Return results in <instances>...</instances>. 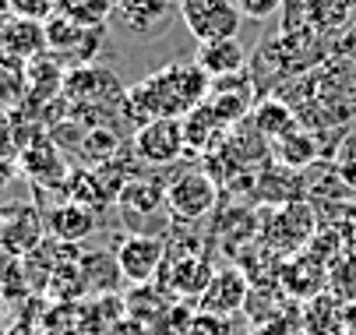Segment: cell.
Here are the masks:
<instances>
[{"label":"cell","mask_w":356,"mask_h":335,"mask_svg":"<svg viewBox=\"0 0 356 335\" xmlns=\"http://www.w3.org/2000/svg\"><path fill=\"white\" fill-rule=\"evenodd\" d=\"M209 88H212V78L194 60L191 64H166L163 71L148 74L145 81L127 88L124 117H131L138 127L148 120H163V117L184 120L191 110H197L209 99Z\"/></svg>","instance_id":"cell-1"},{"label":"cell","mask_w":356,"mask_h":335,"mask_svg":"<svg viewBox=\"0 0 356 335\" xmlns=\"http://www.w3.org/2000/svg\"><path fill=\"white\" fill-rule=\"evenodd\" d=\"M180 18L197 42L236 39L243 25L236 0H180Z\"/></svg>","instance_id":"cell-2"},{"label":"cell","mask_w":356,"mask_h":335,"mask_svg":"<svg viewBox=\"0 0 356 335\" xmlns=\"http://www.w3.org/2000/svg\"><path fill=\"white\" fill-rule=\"evenodd\" d=\"M46 42H49V54H54L60 64L88 67L99 54V46L106 42V28H81L71 18L54 15L46 22Z\"/></svg>","instance_id":"cell-3"},{"label":"cell","mask_w":356,"mask_h":335,"mask_svg":"<svg viewBox=\"0 0 356 335\" xmlns=\"http://www.w3.org/2000/svg\"><path fill=\"white\" fill-rule=\"evenodd\" d=\"M219 187L209 173L201 170H184L177 180L166 183V209L177 222H197L216 209Z\"/></svg>","instance_id":"cell-4"},{"label":"cell","mask_w":356,"mask_h":335,"mask_svg":"<svg viewBox=\"0 0 356 335\" xmlns=\"http://www.w3.org/2000/svg\"><path fill=\"white\" fill-rule=\"evenodd\" d=\"M131 152L145 163V166H170L187 152V134H184V120L163 117V120H148L134 131Z\"/></svg>","instance_id":"cell-5"},{"label":"cell","mask_w":356,"mask_h":335,"mask_svg":"<svg viewBox=\"0 0 356 335\" xmlns=\"http://www.w3.org/2000/svg\"><path fill=\"white\" fill-rule=\"evenodd\" d=\"M117 261L127 282L145 286V282H156L163 261H166V247L159 236H145V233H131L117 244Z\"/></svg>","instance_id":"cell-6"},{"label":"cell","mask_w":356,"mask_h":335,"mask_svg":"<svg viewBox=\"0 0 356 335\" xmlns=\"http://www.w3.org/2000/svg\"><path fill=\"white\" fill-rule=\"evenodd\" d=\"M250 300V286L243 279L240 268H222L212 275V282L205 286V293L197 297L201 314H212V318H229L236 311H243V304Z\"/></svg>","instance_id":"cell-7"},{"label":"cell","mask_w":356,"mask_h":335,"mask_svg":"<svg viewBox=\"0 0 356 335\" xmlns=\"http://www.w3.org/2000/svg\"><path fill=\"white\" fill-rule=\"evenodd\" d=\"M173 8H180V0H120L113 8V22L134 35H156L163 25H170Z\"/></svg>","instance_id":"cell-8"},{"label":"cell","mask_w":356,"mask_h":335,"mask_svg":"<svg viewBox=\"0 0 356 335\" xmlns=\"http://www.w3.org/2000/svg\"><path fill=\"white\" fill-rule=\"evenodd\" d=\"M205 103H209V106L216 110V117L226 120V124L243 120L247 106H258V103H254V85H250V78H243V71H240V74H229V78H216Z\"/></svg>","instance_id":"cell-9"},{"label":"cell","mask_w":356,"mask_h":335,"mask_svg":"<svg viewBox=\"0 0 356 335\" xmlns=\"http://www.w3.org/2000/svg\"><path fill=\"white\" fill-rule=\"evenodd\" d=\"M166 205V183L163 180H145V177H131L120 190V198H117V209L124 215L127 226H134L138 219L145 215H156L159 209Z\"/></svg>","instance_id":"cell-10"},{"label":"cell","mask_w":356,"mask_h":335,"mask_svg":"<svg viewBox=\"0 0 356 335\" xmlns=\"http://www.w3.org/2000/svg\"><path fill=\"white\" fill-rule=\"evenodd\" d=\"M22 166L39 187H60L67 180V166L54 138H35L22 152Z\"/></svg>","instance_id":"cell-11"},{"label":"cell","mask_w":356,"mask_h":335,"mask_svg":"<svg viewBox=\"0 0 356 335\" xmlns=\"http://www.w3.org/2000/svg\"><path fill=\"white\" fill-rule=\"evenodd\" d=\"M46 233L60 244H81L85 236L95 233V212L78 205V202H64L46 212Z\"/></svg>","instance_id":"cell-12"},{"label":"cell","mask_w":356,"mask_h":335,"mask_svg":"<svg viewBox=\"0 0 356 335\" xmlns=\"http://www.w3.org/2000/svg\"><path fill=\"white\" fill-rule=\"evenodd\" d=\"M0 50L18 57V60H35L42 54H49L46 42V22H25V18H11L0 32Z\"/></svg>","instance_id":"cell-13"},{"label":"cell","mask_w":356,"mask_h":335,"mask_svg":"<svg viewBox=\"0 0 356 335\" xmlns=\"http://www.w3.org/2000/svg\"><path fill=\"white\" fill-rule=\"evenodd\" d=\"M42 219L32 205H18L11 219H4L0 226V247L11 251V254H29L42 244Z\"/></svg>","instance_id":"cell-14"},{"label":"cell","mask_w":356,"mask_h":335,"mask_svg":"<svg viewBox=\"0 0 356 335\" xmlns=\"http://www.w3.org/2000/svg\"><path fill=\"white\" fill-rule=\"evenodd\" d=\"M194 64L205 71L212 81L216 78H229V74H240L243 64H247V54L236 39H216V42H197V54H194Z\"/></svg>","instance_id":"cell-15"},{"label":"cell","mask_w":356,"mask_h":335,"mask_svg":"<svg viewBox=\"0 0 356 335\" xmlns=\"http://www.w3.org/2000/svg\"><path fill=\"white\" fill-rule=\"evenodd\" d=\"M307 236H311V219H307V209L303 205H289L286 212H279L265 226V240L275 251H293L300 244H307Z\"/></svg>","instance_id":"cell-16"},{"label":"cell","mask_w":356,"mask_h":335,"mask_svg":"<svg viewBox=\"0 0 356 335\" xmlns=\"http://www.w3.org/2000/svg\"><path fill=\"white\" fill-rule=\"evenodd\" d=\"M78 265H81L85 290H88V293H95V297L117 293V282L124 279L120 261H117V251H88V254L78 258Z\"/></svg>","instance_id":"cell-17"},{"label":"cell","mask_w":356,"mask_h":335,"mask_svg":"<svg viewBox=\"0 0 356 335\" xmlns=\"http://www.w3.org/2000/svg\"><path fill=\"white\" fill-rule=\"evenodd\" d=\"M209 282H212V268H209V261L201 258V254H184V258H177V261L170 265V275H166L170 290L180 293V297H191V300H197L201 293H205Z\"/></svg>","instance_id":"cell-18"},{"label":"cell","mask_w":356,"mask_h":335,"mask_svg":"<svg viewBox=\"0 0 356 335\" xmlns=\"http://www.w3.org/2000/svg\"><path fill=\"white\" fill-rule=\"evenodd\" d=\"M226 120L216 117V110L209 103H201L197 110H191L184 117V134H187V152H209L212 145H219L226 134Z\"/></svg>","instance_id":"cell-19"},{"label":"cell","mask_w":356,"mask_h":335,"mask_svg":"<svg viewBox=\"0 0 356 335\" xmlns=\"http://www.w3.org/2000/svg\"><path fill=\"white\" fill-rule=\"evenodd\" d=\"M64 81H67L64 64L54 54L29 60V99H49V95H57L64 88Z\"/></svg>","instance_id":"cell-20"},{"label":"cell","mask_w":356,"mask_h":335,"mask_svg":"<svg viewBox=\"0 0 356 335\" xmlns=\"http://www.w3.org/2000/svg\"><path fill=\"white\" fill-rule=\"evenodd\" d=\"M22 99H29V60L0 50V106L11 110Z\"/></svg>","instance_id":"cell-21"},{"label":"cell","mask_w":356,"mask_h":335,"mask_svg":"<svg viewBox=\"0 0 356 335\" xmlns=\"http://www.w3.org/2000/svg\"><path fill=\"white\" fill-rule=\"evenodd\" d=\"M57 15L71 18L81 28H106L113 18V4L110 0H60Z\"/></svg>","instance_id":"cell-22"},{"label":"cell","mask_w":356,"mask_h":335,"mask_svg":"<svg viewBox=\"0 0 356 335\" xmlns=\"http://www.w3.org/2000/svg\"><path fill=\"white\" fill-rule=\"evenodd\" d=\"M254 131H258L261 138L279 141V138H286V134H293V131H296V117H293V110H289V106H282V103L268 99V103H261L258 110H254Z\"/></svg>","instance_id":"cell-23"},{"label":"cell","mask_w":356,"mask_h":335,"mask_svg":"<svg viewBox=\"0 0 356 335\" xmlns=\"http://www.w3.org/2000/svg\"><path fill=\"white\" fill-rule=\"evenodd\" d=\"M275 152H279V163H282V166L303 170L307 163L318 159V141H314V134H307V131H293V134L279 138Z\"/></svg>","instance_id":"cell-24"},{"label":"cell","mask_w":356,"mask_h":335,"mask_svg":"<svg viewBox=\"0 0 356 335\" xmlns=\"http://www.w3.org/2000/svg\"><path fill=\"white\" fill-rule=\"evenodd\" d=\"M311 314H307V332L311 335H346V311L339 300L332 297H318L311 300Z\"/></svg>","instance_id":"cell-25"},{"label":"cell","mask_w":356,"mask_h":335,"mask_svg":"<svg viewBox=\"0 0 356 335\" xmlns=\"http://www.w3.org/2000/svg\"><path fill=\"white\" fill-rule=\"evenodd\" d=\"M15 18H25V22H49L57 15L60 0H8Z\"/></svg>","instance_id":"cell-26"},{"label":"cell","mask_w":356,"mask_h":335,"mask_svg":"<svg viewBox=\"0 0 356 335\" xmlns=\"http://www.w3.org/2000/svg\"><path fill=\"white\" fill-rule=\"evenodd\" d=\"M286 4V0H236V8H240V15L243 18H250V22H261V18H272L279 8Z\"/></svg>","instance_id":"cell-27"},{"label":"cell","mask_w":356,"mask_h":335,"mask_svg":"<svg viewBox=\"0 0 356 335\" xmlns=\"http://www.w3.org/2000/svg\"><path fill=\"white\" fill-rule=\"evenodd\" d=\"M106 335H152V328H148L145 321H138V318L124 314L120 321H113V325H110V332H106Z\"/></svg>","instance_id":"cell-28"},{"label":"cell","mask_w":356,"mask_h":335,"mask_svg":"<svg viewBox=\"0 0 356 335\" xmlns=\"http://www.w3.org/2000/svg\"><path fill=\"white\" fill-rule=\"evenodd\" d=\"M4 335H35V328H32V321H29V318H22V321H15Z\"/></svg>","instance_id":"cell-29"},{"label":"cell","mask_w":356,"mask_h":335,"mask_svg":"<svg viewBox=\"0 0 356 335\" xmlns=\"http://www.w3.org/2000/svg\"><path fill=\"white\" fill-rule=\"evenodd\" d=\"M11 177H15V166H11V163H4V159H0V187H4V183H8Z\"/></svg>","instance_id":"cell-30"},{"label":"cell","mask_w":356,"mask_h":335,"mask_svg":"<svg viewBox=\"0 0 356 335\" xmlns=\"http://www.w3.org/2000/svg\"><path fill=\"white\" fill-rule=\"evenodd\" d=\"M110 4H113V8H117V4H120V0H110Z\"/></svg>","instance_id":"cell-31"},{"label":"cell","mask_w":356,"mask_h":335,"mask_svg":"<svg viewBox=\"0 0 356 335\" xmlns=\"http://www.w3.org/2000/svg\"><path fill=\"white\" fill-rule=\"evenodd\" d=\"M346 335H349V332H346Z\"/></svg>","instance_id":"cell-32"}]
</instances>
